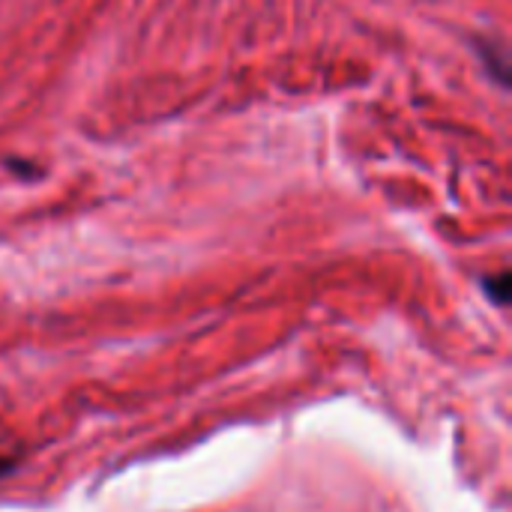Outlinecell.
I'll return each instance as SVG.
<instances>
[{"instance_id": "1", "label": "cell", "mask_w": 512, "mask_h": 512, "mask_svg": "<svg viewBox=\"0 0 512 512\" xmlns=\"http://www.w3.org/2000/svg\"><path fill=\"white\" fill-rule=\"evenodd\" d=\"M483 285H486V294H489L498 306H504V303L510 300V273H498L495 279H486Z\"/></svg>"}]
</instances>
